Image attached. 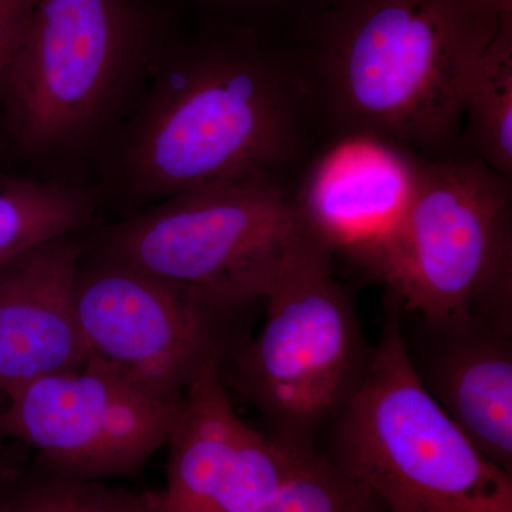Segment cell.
<instances>
[{"label": "cell", "mask_w": 512, "mask_h": 512, "mask_svg": "<svg viewBox=\"0 0 512 512\" xmlns=\"http://www.w3.org/2000/svg\"><path fill=\"white\" fill-rule=\"evenodd\" d=\"M84 242L64 235L0 264V394L89 359L74 284Z\"/></svg>", "instance_id": "13"}, {"label": "cell", "mask_w": 512, "mask_h": 512, "mask_svg": "<svg viewBox=\"0 0 512 512\" xmlns=\"http://www.w3.org/2000/svg\"><path fill=\"white\" fill-rule=\"evenodd\" d=\"M74 303L89 357L168 402H180L239 342L231 330L234 312L86 248Z\"/></svg>", "instance_id": "8"}, {"label": "cell", "mask_w": 512, "mask_h": 512, "mask_svg": "<svg viewBox=\"0 0 512 512\" xmlns=\"http://www.w3.org/2000/svg\"><path fill=\"white\" fill-rule=\"evenodd\" d=\"M420 170L399 144L352 133L313 165L293 205L308 234L366 271L403 221Z\"/></svg>", "instance_id": "12"}, {"label": "cell", "mask_w": 512, "mask_h": 512, "mask_svg": "<svg viewBox=\"0 0 512 512\" xmlns=\"http://www.w3.org/2000/svg\"><path fill=\"white\" fill-rule=\"evenodd\" d=\"M220 366L207 367L181 397L165 441L167 484L154 494V512H252L313 456L242 419Z\"/></svg>", "instance_id": "10"}, {"label": "cell", "mask_w": 512, "mask_h": 512, "mask_svg": "<svg viewBox=\"0 0 512 512\" xmlns=\"http://www.w3.org/2000/svg\"><path fill=\"white\" fill-rule=\"evenodd\" d=\"M35 0H0V92L32 13Z\"/></svg>", "instance_id": "18"}, {"label": "cell", "mask_w": 512, "mask_h": 512, "mask_svg": "<svg viewBox=\"0 0 512 512\" xmlns=\"http://www.w3.org/2000/svg\"><path fill=\"white\" fill-rule=\"evenodd\" d=\"M508 181L478 158L421 163L403 221L366 269L400 311L512 320Z\"/></svg>", "instance_id": "7"}, {"label": "cell", "mask_w": 512, "mask_h": 512, "mask_svg": "<svg viewBox=\"0 0 512 512\" xmlns=\"http://www.w3.org/2000/svg\"><path fill=\"white\" fill-rule=\"evenodd\" d=\"M269 177L181 192L110 225L84 248L235 312L265 299L301 231Z\"/></svg>", "instance_id": "5"}, {"label": "cell", "mask_w": 512, "mask_h": 512, "mask_svg": "<svg viewBox=\"0 0 512 512\" xmlns=\"http://www.w3.org/2000/svg\"><path fill=\"white\" fill-rule=\"evenodd\" d=\"M252 512H383L365 488L315 453Z\"/></svg>", "instance_id": "17"}, {"label": "cell", "mask_w": 512, "mask_h": 512, "mask_svg": "<svg viewBox=\"0 0 512 512\" xmlns=\"http://www.w3.org/2000/svg\"><path fill=\"white\" fill-rule=\"evenodd\" d=\"M318 453L387 512H512V474L488 460L417 379L389 298L369 365Z\"/></svg>", "instance_id": "3"}, {"label": "cell", "mask_w": 512, "mask_h": 512, "mask_svg": "<svg viewBox=\"0 0 512 512\" xmlns=\"http://www.w3.org/2000/svg\"><path fill=\"white\" fill-rule=\"evenodd\" d=\"M400 332L424 389L488 460L512 474V320L400 311Z\"/></svg>", "instance_id": "11"}, {"label": "cell", "mask_w": 512, "mask_h": 512, "mask_svg": "<svg viewBox=\"0 0 512 512\" xmlns=\"http://www.w3.org/2000/svg\"><path fill=\"white\" fill-rule=\"evenodd\" d=\"M0 512H12L9 510L8 505L3 503L2 498H0Z\"/></svg>", "instance_id": "20"}, {"label": "cell", "mask_w": 512, "mask_h": 512, "mask_svg": "<svg viewBox=\"0 0 512 512\" xmlns=\"http://www.w3.org/2000/svg\"><path fill=\"white\" fill-rule=\"evenodd\" d=\"M383 512H387L386 510H383Z\"/></svg>", "instance_id": "21"}, {"label": "cell", "mask_w": 512, "mask_h": 512, "mask_svg": "<svg viewBox=\"0 0 512 512\" xmlns=\"http://www.w3.org/2000/svg\"><path fill=\"white\" fill-rule=\"evenodd\" d=\"M148 77L110 156L114 183L141 210L181 192L268 177L291 153L288 90L254 57L208 53Z\"/></svg>", "instance_id": "1"}, {"label": "cell", "mask_w": 512, "mask_h": 512, "mask_svg": "<svg viewBox=\"0 0 512 512\" xmlns=\"http://www.w3.org/2000/svg\"><path fill=\"white\" fill-rule=\"evenodd\" d=\"M504 18L471 0H353L325 53L333 106L352 133L447 143L463 119L468 80Z\"/></svg>", "instance_id": "2"}, {"label": "cell", "mask_w": 512, "mask_h": 512, "mask_svg": "<svg viewBox=\"0 0 512 512\" xmlns=\"http://www.w3.org/2000/svg\"><path fill=\"white\" fill-rule=\"evenodd\" d=\"M0 498L12 512H154V494L128 493L46 468L13 484Z\"/></svg>", "instance_id": "16"}, {"label": "cell", "mask_w": 512, "mask_h": 512, "mask_svg": "<svg viewBox=\"0 0 512 512\" xmlns=\"http://www.w3.org/2000/svg\"><path fill=\"white\" fill-rule=\"evenodd\" d=\"M96 194L59 181L0 175V264L93 222Z\"/></svg>", "instance_id": "14"}, {"label": "cell", "mask_w": 512, "mask_h": 512, "mask_svg": "<svg viewBox=\"0 0 512 512\" xmlns=\"http://www.w3.org/2000/svg\"><path fill=\"white\" fill-rule=\"evenodd\" d=\"M0 443L18 441L46 470L84 480L130 476L167 441L180 402H168L89 359L5 397Z\"/></svg>", "instance_id": "9"}, {"label": "cell", "mask_w": 512, "mask_h": 512, "mask_svg": "<svg viewBox=\"0 0 512 512\" xmlns=\"http://www.w3.org/2000/svg\"><path fill=\"white\" fill-rule=\"evenodd\" d=\"M466 137L488 168L512 174V15L485 47L468 80L463 100Z\"/></svg>", "instance_id": "15"}, {"label": "cell", "mask_w": 512, "mask_h": 512, "mask_svg": "<svg viewBox=\"0 0 512 512\" xmlns=\"http://www.w3.org/2000/svg\"><path fill=\"white\" fill-rule=\"evenodd\" d=\"M143 67L123 0H35L0 92L10 136L46 160L86 153L110 136Z\"/></svg>", "instance_id": "6"}, {"label": "cell", "mask_w": 512, "mask_h": 512, "mask_svg": "<svg viewBox=\"0 0 512 512\" xmlns=\"http://www.w3.org/2000/svg\"><path fill=\"white\" fill-rule=\"evenodd\" d=\"M333 258L302 227L266 293L262 328L220 366L222 383L258 413L265 433L305 454L318 453L373 352L355 303L333 276Z\"/></svg>", "instance_id": "4"}, {"label": "cell", "mask_w": 512, "mask_h": 512, "mask_svg": "<svg viewBox=\"0 0 512 512\" xmlns=\"http://www.w3.org/2000/svg\"><path fill=\"white\" fill-rule=\"evenodd\" d=\"M471 2L491 18L501 19L512 15V0H471Z\"/></svg>", "instance_id": "19"}]
</instances>
